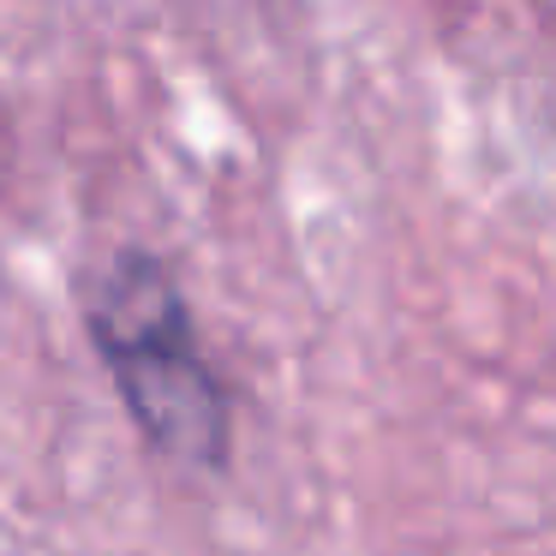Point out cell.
Here are the masks:
<instances>
[{
  "label": "cell",
  "mask_w": 556,
  "mask_h": 556,
  "mask_svg": "<svg viewBox=\"0 0 556 556\" xmlns=\"http://www.w3.org/2000/svg\"><path fill=\"white\" fill-rule=\"evenodd\" d=\"M85 329L138 437L180 467H228L233 407L204 359L174 269L156 252H114L85 293Z\"/></svg>",
  "instance_id": "6da1fadb"
}]
</instances>
